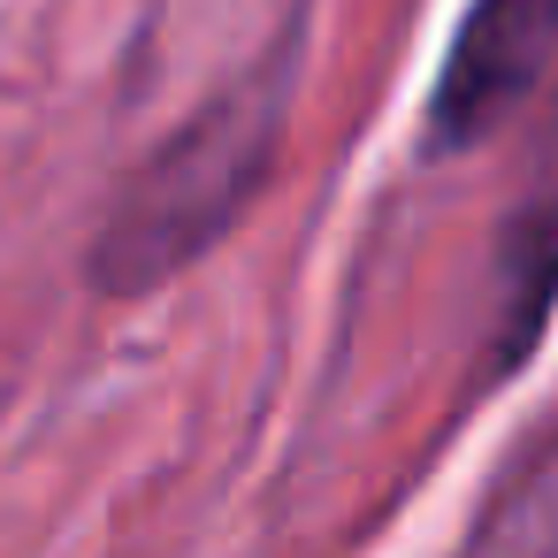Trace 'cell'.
I'll list each match as a JSON object with an SVG mask.
<instances>
[{
	"mask_svg": "<svg viewBox=\"0 0 558 558\" xmlns=\"http://www.w3.org/2000/svg\"><path fill=\"white\" fill-rule=\"evenodd\" d=\"M299 62L306 24H283L268 54H253L230 85H215L108 199L93 245H85V291L108 306L154 299L177 276H192L268 192L276 154L291 138L299 108Z\"/></svg>",
	"mask_w": 558,
	"mask_h": 558,
	"instance_id": "cell-1",
	"label": "cell"
},
{
	"mask_svg": "<svg viewBox=\"0 0 558 558\" xmlns=\"http://www.w3.org/2000/svg\"><path fill=\"white\" fill-rule=\"evenodd\" d=\"M558 62V0H466V16L436 62V85L421 100V154H474L489 146L512 108L550 77Z\"/></svg>",
	"mask_w": 558,
	"mask_h": 558,
	"instance_id": "cell-2",
	"label": "cell"
},
{
	"mask_svg": "<svg viewBox=\"0 0 558 558\" xmlns=\"http://www.w3.org/2000/svg\"><path fill=\"white\" fill-rule=\"evenodd\" d=\"M497 299H489V367L482 383H505L535 360L550 314H558V184H527L520 207L497 222Z\"/></svg>",
	"mask_w": 558,
	"mask_h": 558,
	"instance_id": "cell-3",
	"label": "cell"
},
{
	"mask_svg": "<svg viewBox=\"0 0 558 558\" xmlns=\"http://www.w3.org/2000/svg\"><path fill=\"white\" fill-rule=\"evenodd\" d=\"M527 184H558V100L535 123V154H527Z\"/></svg>",
	"mask_w": 558,
	"mask_h": 558,
	"instance_id": "cell-4",
	"label": "cell"
}]
</instances>
